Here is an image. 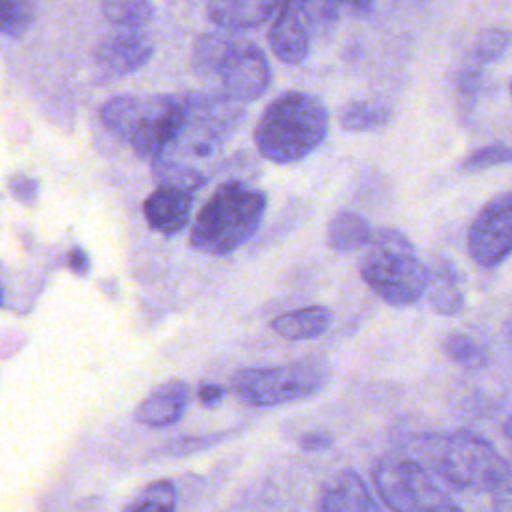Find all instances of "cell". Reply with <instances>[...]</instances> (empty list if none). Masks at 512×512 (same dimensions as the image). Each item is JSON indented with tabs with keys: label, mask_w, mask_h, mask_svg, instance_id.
<instances>
[{
	"label": "cell",
	"mask_w": 512,
	"mask_h": 512,
	"mask_svg": "<svg viewBox=\"0 0 512 512\" xmlns=\"http://www.w3.org/2000/svg\"><path fill=\"white\" fill-rule=\"evenodd\" d=\"M510 42H512L510 32L500 30V28H490L480 34L476 48H474V60L480 66L490 64V62L502 58V54L508 50Z\"/></svg>",
	"instance_id": "obj_29"
},
{
	"label": "cell",
	"mask_w": 512,
	"mask_h": 512,
	"mask_svg": "<svg viewBox=\"0 0 512 512\" xmlns=\"http://www.w3.org/2000/svg\"><path fill=\"white\" fill-rule=\"evenodd\" d=\"M372 482L392 512H428L446 500L430 472L402 454L382 456L372 468Z\"/></svg>",
	"instance_id": "obj_7"
},
{
	"label": "cell",
	"mask_w": 512,
	"mask_h": 512,
	"mask_svg": "<svg viewBox=\"0 0 512 512\" xmlns=\"http://www.w3.org/2000/svg\"><path fill=\"white\" fill-rule=\"evenodd\" d=\"M186 106L182 94H148L144 96L142 116L130 138V148L142 160L156 162L166 156L172 142L182 130Z\"/></svg>",
	"instance_id": "obj_8"
},
{
	"label": "cell",
	"mask_w": 512,
	"mask_h": 512,
	"mask_svg": "<svg viewBox=\"0 0 512 512\" xmlns=\"http://www.w3.org/2000/svg\"><path fill=\"white\" fill-rule=\"evenodd\" d=\"M2 302H4V286L0 284V306H2Z\"/></svg>",
	"instance_id": "obj_39"
},
{
	"label": "cell",
	"mask_w": 512,
	"mask_h": 512,
	"mask_svg": "<svg viewBox=\"0 0 512 512\" xmlns=\"http://www.w3.org/2000/svg\"><path fill=\"white\" fill-rule=\"evenodd\" d=\"M190 402V386L186 380L170 378L158 384L136 408L134 418L148 428H168L176 424Z\"/></svg>",
	"instance_id": "obj_13"
},
{
	"label": "cell",
	"mask_w": 512,
	"mask_h": 512,
	"mask_svg": "<svg viewBox=\"0 0 512 512\" xmlns=\"http://www.w3.org/2000/svg\"><path fill=\"white\" fill-rule=\"evenodd\" d=\"M8 188L18 202L34 204V200L38 198V192H40V182L26 174H12L8 178Z\"/></svg>",
	"instance_id": "obj_31"
},
{
	"label": "cell",
	"mask_w": 512,
	"mask_h": 512,
	"mask_svg": "<svg viewBox=\"0 0 512 512\" xmlns=\"http://www.w3.org/2000/svg\"><path fill=\"white\" fill-rule=\"evenodd\" d=\"M512 162V146L506 144H494V146H484L474 150L462 160L464 170H484L500 164Z\"/></svg>",
	"instance_id": "obj_30"
},
{
	"label": "cell",
	"mask_w": 512,
	"mask_h": 512,
	"mask_svg": "<svg viewBox=\"0 0 512 512\" xmlns=\"http://www.w3.org/2000/svg\"><path fill=\"white\" fill-rule=\"evenodd\" d=\"M68 266L74 274L78 276H86L90 272V256L84 248L80 246H74L70 252H68Z\"/></svg>",
	"instance_id": "obj_33"
},
{
	"label": "cell",
	"mask_w": 512,
	"mask_h": 512,
	"mask_svg": "<svg viewBox=\"0 0 512 512\" xmlns=\"http://www.w3.org/2000/svg\"><path fill=\"white\" fill-rule=\"evenodd\" d=\"M36 16V0H0V34L8 38L24 36Z\"/></svg>",
	"instance_id": "obj_27"
},
{
	"label": "cell",
	"mask_w": 512,
	"mask_h": 512,
	"mask_svg": "<svg viewBox=\"0 0 512 512\" xmlns=\"http://www.w3.org/2000/svg\"><path fill=\"white\" fill-rule=\"evenodd\" d=\"M428 512H462V508H460V506H456V504H454V502H450V500H444V502H440L438 506L430 508Z\"/></svg>",
	"instance_id": "obj_37"
},
{
	"label": "cell",
	"mask_w": 512,
	"mask_h": 512,
	"mask_svg": "<svg viewBox=\"0 0 512 512\" xmlns=\"http://www.w3.org/2000/svg\"><path fill=\"white\" fill-rule=\"evenodd\" d=\"M224 396V390L218 386V384H212V382H204L200 388H198V400L204 408H214L220 404Z\"/></svg>",
	"instance_id": "obj_34"
},
{
	"label": "cell",
	"mask_w": 512,
	"mask_h": 512,
	"mask_svg": "<svg viewBox=\"0 0 512 512\" xmlns=\"http://www.w3.org/2000/svg\"><path fill=\"white\" fill-rule=\"evenodd\" d=\"M360 276L390 306L418 302L430 286V270L410 238L396 228H380L360 258Z\"/></svg>",
	"instance_id": "obj_3"
},
{
	"label": "cell",
	"mask_w": 512,
	"mask_h": 512,
	"mask_svg": "<svg viewBox=\"0 0 512 512\" xmlns=\"http://www.w3.org/2000/svg\"><path fill=\"white\" fill-rule=\"evenodd\" d=\"M510 94H512V84H510Z\"/></svg>",
	"instance_id": "obj_40"
},
{
	"label": "cell",
	"mask_w": 512,
	"mask_h": 512,
	"mask_svg": "<svg viewBox=\"0 0 512 512\" xmlns=\"http://www.w3.org/2000/svg\"><path fill=\"white\" fill-rule=\"evenodd\" d=\"M432 464L448 486L472 492H494L510 472L500 452L468 430L442 436L434 444Z\"/></svg>",
	"instance_id": "obj_5"
},
{
	"label": "cell",
	"mask_w": 512,
	"mask_h": 512,
	"mask_svg": "<svg viewBox=\"0 0 512 512\" xmlns=\"http://www.w3.org/2000/svg\"><path fill=\"white\" fill-rule=\"evenodd\" d=\"M442 350L454 364L468 368V370H476L486 364L484 346L468 334H460V332L448 334L442 340Z\"/></svg>",
	"instance_id": "obj_28"
},
{
	"label": "cell",
	"mask_w": 512,
	"mask_h": 512,
	"mask_svg": "<svg viewBox=\"0 0 512 512\" xmlns=\"http://www.w3.org/2000/svg\"><path fill=\"white\" fill-rule=\"evenodd\" d=\"M332 322V312L326 306H304L278 314L270 328L288 340H312L322 336Z\"/></svg>",
	"instance_id": "obj_17"
},
{
	"label": "cell",
	"mask_w": 512,
	"mask_h": 512,
	"mask_svg": "<svg viewBox=\"0 0 512 512\" xmlns=\"http://www.w3.org/2000/svg\"><path fill=\"white\" fill-rule=\"evenodd\" d=\"M184 96L186 118L180 134L166 152L168 158H206L220 150L244 120L242 102L220 92H188Z\"/></svg>",
	"instance_id": "obj_6"
},
{
	"label": "cell",
	"mask_w": 512,
	"mask_h": 512,
	"mask_svg": "<svg viewBox=\"0 0 512 512\" xmlns=\"http://www.w3.org/2000/svg\"><path fill=\"white\" fill-rule=\"evenodd\" d=\"M318 512H378L374 498L356 470L332 474L318 496Z\"/></svg>",
	"instance_id": "obj_15"
},
{
	"label": "cell",
	"mask_w": 512,
	"mask_h": 512,
	"mask_svg": "<svg viewBox=\"0 0 512 512\" xmlns=\"http://www.w3.org/2000/svg\"><path fill=\"white\" fill-rule=\"evenodd\" d=\"M222 92L246 104L258 100L272 82V68L266 54L256 46L238 40L218 74Z\"/></svg>",
	"instance_id": "obj_10"
},
{
	"label": "cell",
	"mask_w": 512,
	"mask_h": 512,
	"mask_svg": "<svg viewBox=\"0 0 512 512\" xmlns=\"http://www.w3.org/2000/svg\"><path fill=\"white\" fill-rule=\"evenodd\" d=\"M236 44L238 40L228 34H218V32L202 34L192 48V66L196 74L218 78L220 70L224 68Z\"/></svg>",
	"instance_id": "obj_20"
},
{
	"label": "cell",
	"mask_w": 512,
	"mask_h": 512,
	"mask_svg": "<svg viewBox=\"0 0 512 512\" xmlns=\"http://www.w3.org/2000/svg\"><path fill=\"white\" fill-rule=\"evenodd\" d=\"M266 206V194L258 188L238 180L220 184L192 224V248L210 256L232 254L258 232Z\"/></svg>",
	"instance_id": "obj_2"
},
{
	"label": "cell",
	"mask_w": 512,
	"mask_h": 512,
	"mask_svg": "<svg viewBox=\"0 0 512 512\" xmlns=\"http://www.w3.org/2000/svg\"><path fill=\"white\" fill-rule=\"evenodd\" d=\"M340 6L348 8L352 14L356 16H366L372 12V6H374V0H338Z\"/></svg>",
	"instance_id": "obj_36"
},
{
	"label": "cell",
	"mask_w": 512,
	"mask_h": 512,
	"mask_svg": "<svg viewBox=\"0 0 512 512\" xmlns=\"http://www.w3.org/2000/svg\"><path fill=\"white\" fill-rule=\"evenodd\" d=\"M192 198L194 196L190 194L156 186V190L150 192L142 204V212L148 226L166 236L180 232L188 224Z\"/></svg>",
	"instance_id": "obj_16"
},
{
	"label": "cell",
	"mask_w": 512,
	"mask_h": 512,
	"mask_svg": "<svg viewBox=\"0 0 512 512\" xmlns=\"http://www.w3.org/2000/svg\"><path fill=\"white\" fill-rule=\"evenodd\" d=\"M102 14L116 28H144L154 8L150 0H102Z\"/></svg>",
	"instance_id": "obj_25"
},
{
	"label": "cell",
	"mask_w": 512,
	"mask_h": 512,
	"mask_svg": "<svg viewBox=\"0 0 512 512\" xmlns=\"http://www.w3.org/2000/svg\"><path fill=\"white\" fill-rule=\"evenodd\" d=\"M332 444V438L326 432H306L300 438V446L304 450H326Z\"/></svg>",
	"instance_id": "obj_35"
},
{
	"label": "cell",
	"mask_w": 512,
	"mask_h": 512,
	"mask_svg": "<svg viewBox=\"0 0 512 512\" xmlns=\"http://www.w3.org/2000/svg\"><path fill=\"white\" fill-rule=\"evenodd\" d=\"M142 108H144V96L118 94L108 98L100 106V120L112 136L128 144L142 116Z\"/></svg>",
	"instance_id": "obj_18"
},
{
	"label": "cell",
	"mask_w": 512,
	"mask_h": 512,
	"mask_svg": "<svg viewBox=\"0 0 512 512\" xmlns=\"http://www.w3.org/2000/svg\"><path fill=\"white\" fill-rule=\"evenodd\" d=\"M390 120V108L376 102L354 100L340 108L338 124L348 132H370L382 128Z\"/></svg>",
	"instance_id": "obj_23"
},
{
	"label": "cell",
	"mask_w": 512,
	"mask_h": 512,
	"mask_svg": "<svg viewBox=\"0 0 512 512\" xmlns=\"http://www.w3.org/2000/svg\"><path fill=\"white\" fill-rule=\"evenodd\" d=\"M328 134V110L308 92L290 90L274 98L254 128L258 152L274 164H294L314 152Z\"/></svg>",
	"instance_id": "obj_1"
},
{
	"label": "cell",
	"mask_w": 512,
	"mask_h": 512,
	"mask_svg": "<svg viewBox=\"0 0 512 512\" xmlns=\"http://www.w3.org/2000/svg\"><path fill=\"white\" fill-rule=\"evenodd\" d=\"M154 42L144 28H116L94 50L96 64L110 74H130L150 62Z\"/></svg>",
	"instance_id": "obj_11"
},
{
	"label": "cell",
	"mask_w": 512,
	"mask_h": 512,
	"mask_svg": "<svg viewBox=\"0 0 512 512\" xmlns=\"http://www.w3.org/2000/svg\"><path fill=\"white\" fill-rule=\"evenodd\" d=\"M504 438L508 440V444H510V448H512V416L504 422Z\"/></svg>",
	"instance_id": "obj_38"
},
{
	"label": "cell",
	"mask_w": 512,
	"mask_h": 512,
	"mask_svg": "<svg viewBox=\"0 0 512 512\" xmlns=\"http://www.w3.org/2000/svg\"><path fill=\"white\" fill-rule=\"evenodd\" d=\"M152 172L158 186L172 188L190 196H194L206 184V178L204 174H200V170L188 166L184 160H176L168 156L152 162Z\"/></svg>",
	"instance_id": "obj_22"
},
{
	"label": "cell",
	"mask_w": 512,
	"mask_h": 512,
	"mask_svg": "<svg viewBox=\"0 0 512 512\" xmlns=\"http://www.w3.org/2000/svg\"><path fill=\"white\" fill-rule=\"evenodd\" d=\"M374 232L370 224L356 212L342 210L336 212L326 228V242L336 252H354L366 248L372 240Z\"/></svg>",
	"instance_id": "obj_19"
},
{
	"label": "cell",
	"mask_w": 512,
	"mask_h": 512,
	"mask_svg": "<svg viewBox=\"0 0 512 512\" xmlns=\"http://www.w3.org/2000/svg\"><path fill=\"white\" fill-rule=\"evenodd\" d=\"M330 378V366L322 358H300L274 366H250L238 370L232 392L248 406L268 408L308 398L320 392Z\"/></svg>",
	"instance_id": "obj_4"
},
{
	"label": "cell",
	"mask_w": 512,
	"mask_h": 512,
	"mask_svg": "<svg viewBox=\"0 0 512 512\" xmlns=\"http://www.w3.org/2000/svg\"><path fill=\"white\" fill-rule=\"evenodd\" d=\"M468 252L480 266L492 268L512 254V194L488 200L468 230Z\"/></svg>",
	"instance_id": "obj_9"
},
{
	"label": "cell",
	"mask_w": 512,
	"mask_h": 512,
	"mask_svg": "<svg viewBox=\"0 0 512 512\" xmlns=\"http://www.w3.org/2000/svg\"><path fill=\"white\" fill-rule=\"evenodd\" d=\"M178 494L170 480H154L146 484L122 512H176Z\"/></svg>",
	"instance_id": "obj_24"
},
{
	"label": "cell",
	"mask_w": 512,
	"mask_h": 512,
	"mask_svg": "<svg viewBox=\"0 0 512 512\" xmlns=\"http://www.w3.org/2000/svg\"><path fill=\"white\" fill-rule=\"evenodd\" d=\"M304 22L308 24L312 36H326L338 22L340 2L338 0H290Z\"/></svg>",
	"instance_id": "obj_26"
},
{
	"label": "cell",
	"mask_w": 512,
	"mask_h": 512,
	"mask_svg": "<svg viewBox=\"0 0 512 512\" xmlns=\"http://www.w3.org/2000/svg\"><path fill=\"white\" fill-rule=\"evenodd\" d=\"M492 494H494V506L498 512H512V468L504 478V482Z\"/></svg>",
	"instance_id": "obj_32"
},
{
	"label": "cell",
	"mask_w": 512,
	"mask_h": 512,
	"mask_svg": "<svg viewBox=\"0 0 512 512\" xmlns=\"http://www.w3.org/2000/svg\"><path fill=\"white\" fill-rule=\"evenodd\" d=\"M430 304L438 314L454 316L464 308V292L450 262L440 260L430 272Z\"/></svg>",
	"instance_id": "obj_21"
},
{
	"label": "cell",
	"mask_w": 512,
	"mask_h": 512,
	"mask_svg": "<svg viewBox=\"0 0 512 512\" xmlns=\"http://www.w3.org/2000/svg\"><path fill=\"white\" fill-rule=\"evenodd\" d=\"M286 0H208V18L226 32H246L272 20Z\"/></svg>",
	"instance_id": "obj_14"
},
{
	"label": "cell",
	"mask_w": 512,
	"mask_h": 512,
	"mask_svg": "<svg viewBox=\"0 0 512 512\" xmlns=\"http://www.w3.org/2000/svg\"><path fill=\"white\" fill-rule=\"evenodd\" d=\"M312 38L314 36L296 6L286 0L268 28V44L274 56L284 64L296 66L306 60Z\"/></svg>",
	"instance_id": "obj_12"
}]
</instances>
